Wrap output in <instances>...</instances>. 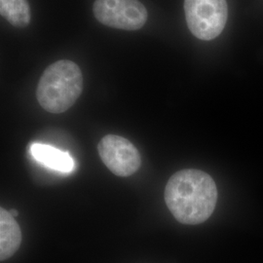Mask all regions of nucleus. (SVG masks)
I'll list each match as a JSON object with an SVG mask.
<instances>
[{
    "label": "nucleus",
    "mask_w": 263,
    "mask_h": 263,
    "mask_svg": "<svg viewBox=\"0 0 263 263\" xmlns=\"http://www.w3.org/2000/svg\"><path fill=\"white\" fill-rule=\"evenodd\" d=\"M184 13L191 33L209 41L226 28L228 6L226 0H184Z\"/></svg>",
    "instance_id": "3"
},
{
    "label": "nucleus",
    "mask_w": 263,
    "mask_h": 263,
    "mask_svg": "<svg viewBox=\"0 0 263 263\" xmlns=\"http://www.w3.org/2000/svg\"><path fill=\"white\" fill-rule=\"evenodd\" d=\"M83 76L80 67L68 60L48 66L40 77L36 89L38 103L50 113L69 109L82 94Z\"/></svg>",
    "instance_id": "2"
},
{
    "label": "nucleus",
    "mask_w": 263,
    "mask_h": 263,
    "mask_svg": "<svg viewBox=\"0 0 263 263\" xmlns=\"http://www.w3.org/2000/svg\"><path fill=\"white\" fill-rule=\"evenodd\" d=\"M11 215L14 216V217H16V216H18V213H17V211L13 210V211H11Z\"/></svg>",
    "instance_id": "9"
},
{
    "label": "nucleus",
    "mask_w": 263,
    "mask_h": 263,
    "mask_svg": "<svg viewBox=\"0 0 263 263\" xmlns=\"http://www.w3.org/2000/svg\"><path fill=\"white\" fill-rule=\"evenodd\" d=\"M22 243L21 228L15 217L0 209V260H7L16 254Z\"/></svg>",
    "instance_id": "6"
},
{
    "label": "nucleus",
    "mask_w": 263,
    "mask_h": 263,
    "mask_svg": "<svg viewBox=\"0 0 263 263\" xmlns=\"http://www.w3.org/2000/svg\"><path fill=\"white\" fill-rule=\"evenodd\" d=\"M166 205L180 223L195 226L213 215L217 201L215 180L199 170H182L174 174L165 188Z\"/></svg>",
    "instance_id": "1"
},
{
    "label": "nucleus",
    "mask_w": 263,
    "mask_h": 263,
    "mask_svg": "<svg viewBox=\"0 0 263 263\" xmlns=\"http://www.w3.org/2000/svg\"><path fill=\"white\" fill-rule=\"evenodd\" d=\"M98 151L104 165L118 177H130L141 168L140 152L131 141L120 136H104L99 142Z\"/></svg>",
    "instance_id": "5"
},
{
    "label": "nucleus",
    "mask_w": 263,
    "mask_h": 263,
    "mask_svg": "<svg viewBox=\"0 0 263 263\" xmlns=\"http://www.w3.org/2000/svg\"><path fill=\"white\" fill-rule=\"evenodd\" d=\"M0 13L4 19L17 28L27 27L31 19L28 0H0Z\"/></svg>",
    "instance_id": "8"
},
{
    "label": "nucleus",
    "mask_w": 263,
    "mask_h": 263,
    "mask_svg": "<svg viewBox=\"0 0 263 263\" xmlns=\"http://www.w3.org/2000/svg\"><path fill=\"white\" fill-rule=\"evenodd\" d=\"M33 158L49 169L61 173H70L74 170V161L65 151L44 143H33L30 147Z\"/></svg>",
    "instance_id": "7"
},
{
    "label": "nucleus",
    "mask_w": 263,
    "mask_h": 263,
    "mask_svg": "<svg viewBox=\"0 0 263 263\" xmlns=\"http://www.w3.org/2000/svg\"><path fill=\"white\" fill-rule=\"evenodd\" d=\"M95 18L109 28L138 30L147 21V10L139 0H96Z\"/></svg>",
    "instance_id": "4"
}]
</instances>
